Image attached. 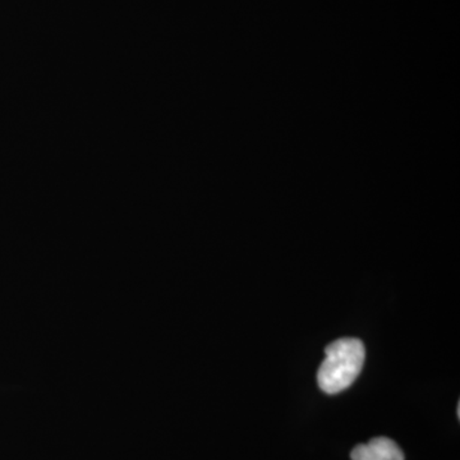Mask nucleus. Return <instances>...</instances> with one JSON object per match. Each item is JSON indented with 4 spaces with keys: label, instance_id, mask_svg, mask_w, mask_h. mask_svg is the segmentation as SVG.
<instances>
[{
    "label": "nucleus",
    "instance_id": "obj_1",
    "mask_svg": "<svg viewBox=\"0 0 460 460\" xmlns=\"http://www.w3.org/2000/svg\"><path fill=\"white\" fill-rule=\"evenodd\" d=\"M365 345L359 339L341 338L325 349V359L317 372V383L326 394L348 389L361 374L365 365Z\"/></svg>",
    "mask_w": 460,
    "mask_h": 460
},
{
    "label": "nucleus",
    "instance_id": "obj_2",
    "mask_svg": "<svg viewBox=\"0 0 460 460\" xmlns=\"http://www.w3.org/2000/svg\"><path fill=\"white\" fill-rule=\"evenodd\" d=\"M352 460H404L399 445L389 438H375L367 444H359L350 453Z\"/></svg>",
    "mask_w": 460,
    "mask_h": 460
},
{
    "label": "nucleus",
    "instance_id": "obj_3",
    "mask_svg": "<svg viewBox=\"0 0 460 460\" xmlns=\"http://www.w3.org/2000/svg\"><path fill=\"white\" fill-rule=\"evenodd\" d=\"M456 414H458V419H460V404H458V408H456Z\"/></svg>",
    "mask_w": 460,
    "mask_h": 460
}]
</instances>
